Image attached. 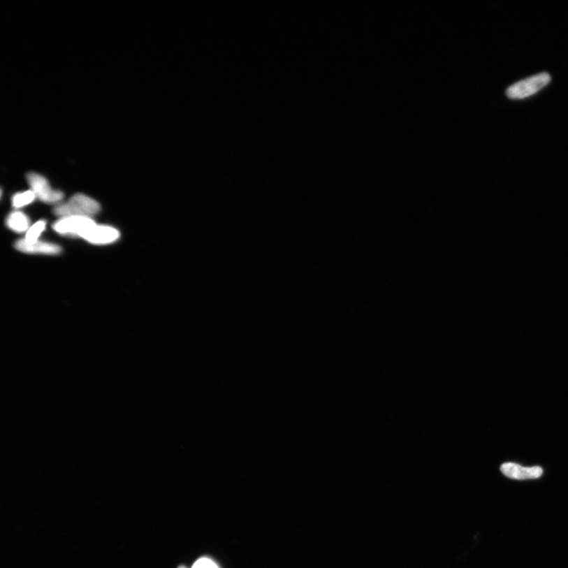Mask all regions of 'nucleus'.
I'll return each mask as SVG.
<instances>
[{
	"instance_id": "nucleus-12",
	"label": "nucleus",
	"mask_w": 568,
	"mask_h": 568,
	"mask_svg": "<svg viewBox=\"0 0 568 568\" xmlns=\"http://www.w3.org/2000/svg\"><path fill=\"white\" fill-rule=\"evenodd\" d=\"M182 568H184V567H182Z\"/></svg>"
},
{
	"instance_id": "nucleus-4",
	"label": "nucleus",
	"mask_w": 568,
	"mask_h": 568,
	"mask_svg": "<svg viewBox=\"0 0 568 568\" xmlns=\"http://www.w3.org/2000/svg\"><path fill=\"white\" fill-rule=\"evenodd\" d=\"M95 224L93 219L89 217H67L61 218L53 225V228L61 235L81 237Z\"/></svg>"
},
{
	"instance_id": "nucleus-5",
	"label": "nucleus",
	"mask_w": 568,
	"mask_h": 568,
	"mask_svg": "<svg viewBox=\"0 0 568 568\" xmlns=\"http://www.w3.org/2000/svg\"><path fill=\"white\" fill-rule=\"evenodd\" d=\"M90 243L103 245V244L112 243L119 238V232L109 226L96 225L90 228L81 236Z\"/></svg>"
},
{
	"instance_id": "nucleus-2",
	"label": "nucleus",
	"mask_w": 568,
	"mask_h": 568,
	"mask_svg": "<svg viewBox=\"0 0 568 568\" xmlns=\"http://www.w3.org/2000/svg\"><path fill=\"white\" fill-rule=\"evenodd\" d=\"M551 82V76L546 72L523 79L513 84L507 89L506 95L511 100L527 99L539 92Z\"/></svg>"
},
{
	"instance_id": "nucleus-8",
	"label": "nucleus",
	"mask_w": 568,
	"mask_h": 568,
	"mask_svg": "<svg viewBox=\"0 0 568 568\" xmlns=\"http://www.w3.org/2000/svg\"><path fill=\"white\" fill-rule=\"evenodd\" d=\"M7 224L12 231L22 233L29 230V219L21 212H12L7 219Z\"/></svg>"
},
{
	"instance_id": "nucleus-7",
	"label": "nucleus",
	"mask_w": 568,
	"mask_h": 568,
	"mask_svg": "<svg viewBox=\"0 0 568 568\" xmlns=\"http://www.w3.org/2000/svg\"><path fill=\"white\" fill-rule=\"evenodd\" d=\"M15 248L21 252L34 254L56 255L62 252V249L57 244L39 241L29 244L25 240L16 242Z\"/></svg>"
},
{
	"instance_id": "nucleus-3",
	"label": "nucleus",
	"mask_w": 568,
	"mask_h": 568,
	"mask_svg": "<svg viewBox=\"0 0 568 568\" xmlns=\"http://www.w3.org/2000/svg\"><path fill=\"white\" fill-rule=\"evenodd\" d=\"M27 180L32 191L41 201L46 203H57L64 198V194L54 191L44 176L36 173H29Z\"/></svg>"
},
{
	"instance_id": "nucleus-10",
	"label": "nucleus",
	"mask_w": 568,
	"mask_h": 568,
	"mask_svg": "<svg viewBox=\"0 0 568 568\" xmlns=\"http://www.w3.org/2000/svg\"><path fill=\"white\" fill-rule=\"evenodd\" d=\"M35 198V194L32 191H28L15 194L12 203H13L15 207L20 209V207L32 203Z\"/></svg>"
},
{
	"instance_id": "nucleus-1",
	"label": "nucleus",
	"mask_w": 568,
	"mask_h": 568,
	"mask_svg": "<svg viewBox=\"0 0 568 568\" xmlns=\"http://www.w3.org/2000/svg\"><path fill=\"white\" fill-rule=\"evenodd\" d=\"M101 210V205L96 201L85 195L79 194L72 197L66 203L58 205L54 210V213L57 216L67 217H89L94 216Z\"/></svg>"
},
{
	"instance_id": "nucleus-6",
	"label": "nucleus",
	"mask_w": 568,
	"mask_h": 568,
	"mask_svg": "<svg viewBox=\"0 0 568 568\" xmlns=\"http://www.w3.org/2000/svg\"><path fill=\"white\" fill-rule=\"evenodd\" d=\"M500 470L506 477L516 480L539 479L543 474V470L539 467H523L512 463L503 464Z\"/></svg>"
},
{
	"instance_id": "nucleus-9",
	"label": "nucleus",
	"mask_w": 568,
	"mask_h": 568,
	"mask_svg": "<svg viewBox=\"0 0 568 568\" xmlns=\"http://www.w3.org/2000/svg\"><path fill=\"white\" fill-rule=\"evenodd\" d=\"M46 222L39 221L36 223L30 228L27 233L25 241L29 244L38 242V239L43 231L45 230Z\"/></svg>"
},
{
	"instance_id": "nucleus-11",
	"label": "nucleus",
	"mask_w": 568,
	"mask_h": 568,
	"mask_svg": "<svg viewBox=\"0 0 568 568\" xmlns=\"http://www.w3.org/2000/svg\"><path fill=\"white\" fill-rule=\"evenodd\" d=\"M192 568H219L218 566L209 558H201L195 563Z\"/></svg>"
}]
</instances>
